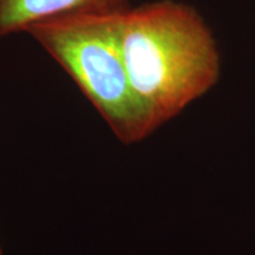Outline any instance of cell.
Segmentation results:
<instances>
[{"label":"cell","instance_id":"3","mask_svg":"<svg viewBox=\"0 0 255 255\" xmlns=\"http://www.w3.org/2000/svg\"><path fill=\"white\" fill-rule=\"evenodd\" d=\"M131 0H0V38L27 32L34 24L84 12H123Z\"/></svg>","mask_w":255,"mask_h":255},{"label":"cell","instance_id":"2","mask_svg":"<svg viewBox=\"0 0 255 255\" xmlns=\"http://www.w3.org/2000/svg\"><path fill=\"white\" fill-rule=\"evenodd\" d=\"M123 12L62 15L34 24L27 33L65 70L115 136L133 144L154 130L128 77L121 44Z\"/></svg>","mask_w":255,"mask_h":255},{"label":"cell","instance_id":"1","mask_svg":"<svg viewBox=\"0 0 255 255\" xmlns=\"http://www.w3.org/2000/svg\"><path fill=\"white\" fill-rule=\"evenodd\" d=\"M121 44L132 92L154 131L219 79L214 37L195 9L182 2L161 0L128 8Z\"/></svg>","mask_w":255,"mask_h":255},{"label":"cell","instance_id":"4","mask_svg":"<svg viewBox=\"0 0 255 255\" xmlns=\"http://www.w3.org/2000/svg\"><path fill=\"white\" fill-rule=\"evenodd\" d=\"M0 255H2V252H1V248H0Z\"/></svg>","mask_w":255,"mask_h":255}]
</instances>
